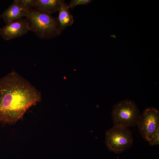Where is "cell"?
Returning a JSON list of instances; mask_svg holds the SVG:
<instances>
[{"instance_id": "1", "label": "cell", "mask_w": 159, "mask_h": 159, "mask_svg": "<svg viewBox=\"0 0 159 159\" xmlns=\"http://www.w3.org/2000/svg\"><path fill=\"white\" fill-rule=\"evenodd\" d=\"M40 92L15 72L0 79V122L13 125L41 100Z\"/></svg>"}, {"instance_id": "2", "label": "cell", "mask_w": 159, "mask_h": 159, "mask_svg": "<svg viewBox=\"0 0 159 159\" xmlns=\"http://www.w3.org/2000/svg\"><path fill=\"white\" fill-rule=\"evenodd\" d=\"M30 31L42 39H49L59 36L62 31L57 17L30 8L26 17Z\"/></svg>"}, {"instance_id": "3", "label": "cell", "mask_w": 159, "mask_h": 159, "mask_svg": "<svg viewBox=\"0 0 159 159\" xmlns=\"http://www.w3.org/2000/svg\"><path fill=\"white\" fill-rule=\"evenodd\" d=\"M140 114L138 107L133 101L125 99L114 105L112 115L114 125L129 127L135 126Z\"/></svg>"}, {"instance_id": "4", "label": "cell", "mask_w": 159, "mask_h": 159, "mask_svg": "<svg viewBox=\"0 0 159 159\" xmlns=\"http://www.w3.org/2000/svg\"><path fill=\"white\" fill-rule=\"evenodd\" d=\"M133 138L129 127L113 125L105 132V143L110 151L121 153L130 148Z\"/></svg>"}, {"instance_id": "5", "label": "cell", "mask_w": 159, "mask_h": 159, "mask_svg": "<svg viewBox=\"0 0 159 159\" xmlns=\"http://www.w3.org/2000/svg\"><path fill=\"white\" fill-rule=\"evenodd\" d=\"M143 138L148 142L159 128V111L157 108L149 107L140 114L137 124Z\"/></svg>"}, {"instance_id": "6", "label": "cell", "mask_w": 159, "mask_h": 159, "mask_svg": "<svg viewBox=\"0 0 159 159\" xmlns=\"http://www.w3.org/2000/svg\"><path fill=\"white\" fill-rule=\"evenodd\" d=\"M29 31L27 19L23 18L12 21L0 28V35L4 39L9 40L23 36Z\"/></svg>"}, {"instance_id": "7", "label": "cell", "mask_w": 159, "mask_h": 159, "mask_svg": "<svg viewBox=\"0 0 159 159\" xmlns=\"http://www.w3.org/2000/svg\"><path fill=\"white\" fill-rule=\"evenodd\" d=\"M29 9L26 8L21 2L20 0H14L0 15V17L7 24L23 17H26Z\"/></svg>"}, {"instance_id": "8", "label": "cell", "mask_w": 159, "mask_h": 159, "mask_svg": "<svg viewBox=\"0 0 159 159\" xmlns=\"http://www.w3.org/2000/svg\"><path fill=\"white\" fill-rule=\"evenodd\" d=\"M62 0H34V8L44 13L51 15L58 11Z\"/></svg>"}, {"instance_id": "9", "label": "cell", "mask_w": 159, "mask_h": 159, "mask_svg": "<svg viewBox=\"0 0 159 159\" xmlns=\"http://www.w3.org/2000/svg\"><path fill=\"white\" fill-rule=\"evenodd\" d=\"M59 11L57 18L62 31L67 27L71 26L74 23V19L68 5L64 0L62 1Z\"/></svg>"}, {"instance_id": "10", "label": "cell", "mask_w": 159, "mask_h": 159, "mask_svg": "<svg viewBox=\"0 0 159 159\" xmlns=\"http://www.w3.org/2000/svg\"><path fill=\"white\" fill-rule=\"evenodd\" d=\"M92 0H72L68 5L69 9H73L77 6L80 5H86L91 3Z\"/></svg>"}, {"instance_id": "11", "label": "cell", "mask_w": 159, "mask_h": 159, "mask_svg": "<svg viewBox=\"0 0 159 159\" xmlns=\"http://www.w3.org/2000/svg\"><path fill=\"white\" fill-rule=\"evenodd\" d=\"M159 128H158L153 135L150 140L148 142L151 146L159 144Z\"/></svg>"}, {"instance_id": "12", "label": "cell", "mask_w": 159, "mask_h": 159, "mask_svg": "<svg viewBox=\"0 0 159 159\" xmlns=\"http://www.w3.org/2000/svg\"><path fill=\"white\" fill-rule=\"evenodd\" d=\"M20 1L28 9L34 8V0H20Z\"/></svg>"}, {"instance_id": "13", "label": "cell", "mask_w": 159, "mask_h": 159, "mask_svg": "<svg viewBox=\"0 0 159 159\" xmlns=\"http://www.w3.org/2000/svg\"></svg>"}]
</instances>
